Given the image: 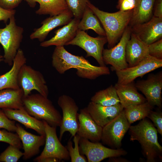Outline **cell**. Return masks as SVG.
<instances>
[{"mask_svg":"<svg viewBox=\"0 0 162 162\" xmlns=\"http://www.w3.org/2000/svg\"><path fill=\"white\" fill-rule=\"evenodd\" d=\"M0 142L7 143L20 149L22 148V142L17 134L4 129L0 130Z\"/></svg>","mask_w":162,"mask_h":162,"instance_id":"34","label":"cell"},{"mask_svg":"<svg viewBox=\"0 0 162 162\" xmlns=\"http://www.w3.org/2000/svg\"><path fill=\"white\" fill-rule=\"evenodd\" d=\"M69 10L74 18L81 19L84 11L87 6L88 0H65Z\"/></svg>","mask_w":162,"mask_h":162,"instance_id":"32","label":"cell"},{"mask_svg":"<svg viewBox=\"0 0 162 162\" xmlns=\"http://www.w3.org/2000/svg\"><path fill=\"white\" fill-rule=\"evenodd\" d=\"M149 55L162 59V39L148 45Z\"/></svg>","mask_w":162,"mask_h":162,"instance_id":"36","label":"cell"},{"mask_svg":"<svg viewBox=\"0 0 162 162\" xmlns=\"http://www.w3.org/2000/svg\"><path fill=\"white\" fill-rule=\"evenodd\" d=\"M91 100L96 104L106 106H114L120 103L116 88L112 85L97 92L92 97Z\"/></svg>","mask_w":162,"mask_h":162,"instance_id":"29","label":"cell"},{"mask_svg":"<svg viewBox=\"0 0 162 162\" xmlns=\"http://www.w3.org/2000/svg\"><path fill=\"white\" fill-rule=\"evenodd\" d=\"M57 103L62 112L59 132V140H61L66 132H69L72 137L76 134L79 128V107L73 98L65 94L60 96Z\"/></svg>","mask_w":162,"mask_h":162,"instance_id":"7","label":"cell"},{"mask_svg":"<svg viewBox=\"0 0 162 162\" xmlns=\"http://www.w3.org/2000/svg\"><path fill=\"white\" fill-rule=\"evenodd\" d=\"M18 148L9 145L0 154V162H16L22 157L23 153Z\"/></svg>","mask_w":162,"mask_h":162,"instance_id":"33","label":"cell"},{"mask_svg":"<svg viewBox=\"0 0 162 162\" xmlns=\"http://www.w3.org/2000/svg\"><path fill=\"white\" fill-rule=\"evenodd\" d=\"M73 17L72 12L68 10L59 14L47 18L41 22L40 27L35 29L31 34L30 39L44 41L51 31L57 27L67 24Z\"/></svg>","mask_w":162,"mask_h":162,"instance_id":"18","label":"cell"},{"mask_svg":"<svg viewBox=\"0 0 162 162\" xmlns=\"http://www.w3.org/2000/svg\"><path fill=\"white\" fill-rule=\"evenodd\" d=\"M74 147L71 141L69 140L66 147L69 154L71 162H87L86 158L80 154L79 149V142L81 137L77 134L74 137Z\"/></svg>","mask_w":162,"mask_h":162,"instance_id":"31","label":"cell"},{"mask_svg":"<svg viewBox=\"0 0 162 162\" xmlns=\"http://www.w3.org/2000/svg\"><path fill=\"white\" fill-rule=\"evenodd\" d=\"M22 89L7 88L0 91V109H19L23 107Z\"/></svg>","mask_w":162,"mask_h":162,"instance_id":"27","label":"cell"},{"mask_svg":"<svg viewBox=\"0 0 162 162\" xmlns=\"http://www.w3.org/2000/svg\"><path fill=\"white\" fill-rule=\"evenodd\" d=\"M130 27L131 32L148 45L162 38V18L153 16L146 22Z\"/></svg>","mask_w":162,"mask_h":162,"instance_id":"15","label":"cell"},{"mask_svg":"<svg viewBox=\"0 0 162 162\" xmlns=\"http://www.w3.org/2000/svg\"><path fill=\"white\" fill-rule=\"evenodd\" d=\"M130 141H138L141 145L147 162L162 160V147L158 141V131L151 122L146 118L129 128Z\"/></svg>","mask_w":162,"mask_h":162,"instance_id":"2","label":"cell"},{"mask_svg":"<svg viewBox=\"0 0 162 162\" xmlns=\"http://www.w3.org/2000/svg\"><path fill=\"white\" fill-rule=\"evenodd\" d=\"M147 117L149 118L153 122L157 128V130L161 136L162 135V112L160 111L152 110Z\"/></svg>","mask_w":162,"mask_h":162,"instance_id":"37","label":"cell"},{"mask_svg":"<svg viewBox=\"0 0 162 162\" xmlns=\"http://www.w3.org/2000/svg\"><path fill=\"white\" fill-rule=\"evenodd\" d=\"M52 67L60 74H63L72 68L77 70L76 75L84 79L94 80L98 77L110 74L109 68L92 65L83 56L74 55L64 46H56L52 57Z\"/></svg>","mask_w":162,"mask_h":162,"instance_id":"1","label":"cell"},{"mask_svg":"<svg viewBox=\"0 0 162 162\" xmlns=\"http://www.w3.org/2000/svg\"><path fill=\"white\" fill-rule=\"evenodd\" d=\"M155 0H138L134 9L129 26H133L146 22L153 16V8Z\"/></svg>","mask_w":162,"mask_h":162,"instance_id":"26","label":"cell"},{"mask_svg":"<svg viewBox=\"0 0 162 162\" xmlns=\"http://www.w3.org/2000/svg\"><path fill=\"white\" fill-rule=\"evenodd\" d=\"M22 0H0V7L7 10H13L17 7Z\"/></svg>","mask_w":162,"mask_h":162,"instance_id":"39","label":"cell"},{"mask_svg":"<svg viewBox=\"0 0 162 162\" xmlns=\"http://www.w3.org/2000/svg\"><path fill=\"white\" fill-rule=\"evenodd\" d=\"M16 10L14 9L7 10L0 7V21H3L6 24L8 19L15 15Z\"/></svg>","mask_w":162,"mask_h":162,"instance_id":"40","label":"cell"},{"mask_svg":"<svg viewBox=\"0 0 162 162\" xmlns=\"http://www.w3.org/2000/svg\"><path fill=\"white\" fill-rule=\"evenodd\" d=\"M20 88L22 89L23 97L30 94L35 90L38 93L48 98L49 90L42 74L26 64L20 69L18 77Z\"/></svg>","mask_w":162,"mask_h":162,"instance_id":"6","label":"cell"},{"mask_svg":"<svg viewBox=\"0 0 162 162\" xmlns=\"http://www.w3.org/2000/svg\"><path fill=\"white\" fill-rule=\"evenodd\" d=\"M153 16L162 18V0H155Z\"/></svg>","mask_w":162,"mask_h":162,"instance_id":"41","label":"cell"},{"mask_svg":"<svg viewBox=\"0 0 162 162\" xmlns=\"http://www.w3.org/2000/svg\"><path fill=\"white\" fill-rule=\"evenodd\" d=\"M23 106L31 116L46 121L53 127H60L62 116L52 101L39 93L30 94L23 97Z\"/></svg>","mask_w":162,"mask_h":162,"instance_id":"4","label":"cell"},{"mask_svg":"<svg viewBox=\"0 0 162 162\" xmlns=\"http://www.w3.org/2000/svg\"><path fill=\"white\" fill-rule=\"evenodd\" d=\"M15 132L19 136L24 150L22 158L27 160L38 154L40 147L45 143V135H36L25 130L19 124H16Z\"/></svg>","mask_w":162,"mask_h":162,"instance_id":"16","label":"cell"},{"mask_svg":"<svg viewBox=\"0 0 162 162\" xmlns=\"http://www.w3.org/2000/svg\"><path fill=\"white\" fill-rule=\"evenodd\" d=\"M107 42L106 36H100L93 37L85 31L78 30L76 34L66 45H71L79 46L87 53L86 57L92 56L100 66H106L103 59L102 52L104 45Z\"/></svg>","mask_w":162,"mask_h":162,"instance_id":"8","label":"cell"},{"mask_svg":"<svg viewBox=\"0 0 162 162\" xmlns=\"http://www.w3.org/2000/svg\"><path fill=\"white\" fill-rule=\"evenodd\" d=\"M43 121L46 136L45 146L40 154L34 160L40 162L47 157L57 158L60 160H68L70 159L68 152L66 147L61 143L56 134V127L52 126L46 121Z\"/></svg>","mask_w":162,"mask_h":162,"instance_id":"10","label":"cell"},{"mask_svg":"<svg viewBox=\"0 0 162 162\" xmlns=\"http://www.w3.org/2000/svg\"><path fill=\"white\" fill-rule=\"evenodd\" d=\"M108 162H129L130 161L124 158L121 157L120 156H118L109 158Z\"/></svg>","mask_w":162,"mask_h":162,"instance_id":"42","label":"cell"},{"mask_svg":"<svg viewBox=\"0 0 162 162\" xmlns=\"http://www.w3.org/2000/svg\"><path fill=\"white\" fill-rule=\"evenodd\" d=\"M131 33L128 26L123 34L119 42L113 47L103 50L102 57L105 64L111 65V69L115 71L129 67L126 59V47Z\"/></svg>","mask_w":162,"mask_h":162,"instance_id":"12","label":"cell"},{"mask_svg":"<svg viewBox=\"0 0 162 162\" xmlns=\"http://www.w3.org/2000/svg\"><path fill=\"white\" fill-rule=\"evenodd\" d=\"M16 128L15 121L9 119L2 109H0V128L13 132H15Z\"/></svg>","mask_w":162,"mask_h":162,"instance_id":"35","label":"cell"},{"mask_svg":"<svg viewBox=\"0 0 162 162\" xmlns=\"http://www.w3.org/2000/svg\"><path fill=\"white\" fill-rule=\"evenodd\" d=\"M130 126L123 109L118 116L103 128L101 140L103 144L112 148H120L122 139Z\"/></svg>","mask_w":162,"mask_h":162,"instance_id":"9","label":"cell"},{"mask_svg":"<svg viewBox=\"0 0 162 162\" xmlns=\"http://www.w3.org/2000/svg\"><path fill=\"white\" fill-rule=\"evenodd\" d=\"M26 62V58L24 52L20 48L14 59L11 69L0 75V91L7 88H20L18 82V74L22 66Z\"/></svg>","mask_w":162,"mask_h":162,"instance_id":"21","label":"cell"},{"mask_svg":"<svg viewBox=\"0 0 162 162\" xmlns=\"http://www.w3.org/2000/svg\"><path fill=\"white\" fill-rule=\"evenodd\" d=\"M138 0H118L117 8L119 10L128 11L133 10Z\"/></svg>","mask_w":162,"mask_h":162,"instance_id":"38","label":"cell"},{"mask_svg":"<svg viewBox=\"0 0 162 162\" xmlns=\"http://www.w3.org/2000/svg\"><path fill=\"white\" fill-rule=\"evenodd\" d=\"M9 20V24H6L5 27L0 28V44L4 51L3 61L11 66L20 49L24 29L16 25L14 15L12 16Z\"/></svg>","mask_w":162,"mask_h":162,"instance_id":"5","label":"cell"},{"mask_svg":"<svg viewBox=\"0 0 162 162\" xmlns=\"http://www.w3.org/2000/svg\"><path fill=\"white\" fill-rule=\"evenodd\" d=\"M86 107L93 120L102 128L118 116L124 109L120 103L106 106L91 101Z\"/></svg>","mask_w":162,"mask_h":162,"instance_id":"19","label":"cell"},{"mask_svg":"<svg viewBox=\"0 0 162 162\" xmlns=\"http://www.w3.org/2000/svg\"><path fill=\"white\" fill-rule=\"evenodd\" d=\"M154 107L147 101L124 109V113L130 124L134 122L147 117Z\"/></svg>","mask_w":162,"mask_h":162,"instance_id":"30","label":"cell"},{"mask_svg":"<svg viewBox=\"0 0 162 162\" xmlns=\"http://www.w3.org/2000/svg\"><path fill=\"white\" fill-rule=\"evenodd\" d=\"M32 7L36 2L39 4L36 11L37 14L49 15L50 16L59 14L69 10L65 0H25Z\"/></svg>","mask_w":162,"mask_h":162,"instance_id":"25","label":"cell"},{"mask_svg":"<svg viewBox=\"0 0 162 162\" xmlns=\"http://www.w3.org/2000/svg\"><path fill=\"white\" fill-rule=\"evenodd\" d=\"M2 109L10 119L18 122L26 128L32 129L40 135H45L43 121L31 116L23 107L19 109Z\"/></svg>","mask_w":162,"mask_h":162,"instance_id":"20","label":"cell"},{"mask_svg":"<svg viewBox=\"0 0 162 162\" xmlns=\"http://www.w3.org/2000/svg\"><path fill=\"white\" fill-rule=\"evenodd\" d=\"M78 25V30L85 31L91 29L100 36H106L105 32L100 21L88 5Z\"/></svg>","mask_w":162,"mask_h":162,"instance_id":"28","label":"cell"},{"mask_svg":"<svg viewBox=\"0 0 162 162\" xmlns=\"http://www.w3.org/2000/svg\"><path fill=\"white\" fill-rule=\"evenodd\" d=\"M3 61V56L1 55L0 52V62Z\"/></svg>","mask_w":162,"mask_h":162,"instance_id":"44","label":"cell"},{"mask_svg":"<svg viewBox=\"0 0 162 162\" xmlns=\"http://www.w3.org/2000/svg\"><path fill=\"white\" fill-rule=\"evenodd\" d=\"M78 117L79 128L76 134L92 142H100L103 128L93 120L86 107L80 110Z\"/></svg>","mask_w":162,"mask_h":162,"instance_id":"17","label":"cell"},{"mask_svg":"<svg viewBox=\"0 0 162 162\" xmlns=\"http://www.w3.org/2000/svg\"><path fill=\"white\" fill-rule=\"evenodd\" d=\"M80 20L75 18L63 27L55 32V34L50 39L41 42L40 46L47 47L51 46H64L71 40L75 36L78 30V26Z\"/></svg>","mask_w":162,"mask_h":162,"instance_id":"22","label":"cell"},{"mask_svg":"<svg viewBox=\"0 0 162 162\" xmlns=\"http://www.w3.org/2000/svg\"><path fill=\"white\" fill-rule=\"evenodd\" d=\"M162 67V59L149 55L146 56L137 64L116 71L118 78L117 83L127 84L137 78L142 77L145 74Z\"/></svg>","mask_w":162,"mask_h":162,"instance_id":"13","label":"cell"},{"mask_svg":"<svg viewBox=\"0 0 162 162\" xmlns=\"http://www.w3.org/2000/svg\"><path fill=\"white\" fill-rule=\"evenodd\" d=\"M59 159L53 157H47L44 158L41 160L40 162H58L60 161Z\"/></svg>","mask_w":162,"mask_h":162,"instance_id":"43","label":"cell"},{"mask_svg":"<svg viewBox=\"0 0 162 162\" xmlns=\"http://www.w3.org/2000/svg\"><path fill=\"white\" fill-rule=\"evenodd\" d=\"M114 86L124 108L147 101L145 98L138 92L134 81L124 84L117 83Z\"/></svg>","mask_w":162,"mask_h":162,"instance_id":"24","label":"cell"},{"mask_svg":"<svg viewBox=\"0 0 162 162\" xmlns=\"http://www.w3.org/2000/svg\"><path fill=\"white\" fill-rule=\"evenodd\" d=\"M138 90L145 95L147 101L153 107H162V72L148 75L146 80H140L135 83Z\"/></svg>","mask_w":162,"mask_h":162,"instance_id":"14","label":"cell"},{"mask_svg":"<svg viewBox=\"0 0 162 162\" xmlns=\"http://www.w3.org/2000/svg\"><path fill=\"white\" fill-rule=\"evenodd\" d=\"M87 5L102 25L107 38L108 49L113 47L129 26L133 10L109 13L100 10L89 1Z\"/></svg>","mask_w":162,"mask_h":162,"instance_id":"3","label":"cell"},{"mask_svg":"<svg viewBox=\"0 0 162 162\" xmlns=\"http://www.w3.org/2000/svg\"><path fill=\"white\" fill-rule=\"evenodd\" d=\"M81 154L85 155L88 162H100L111 157L121 156L127 154L122 148H108L99 142H94L81 138L79 142Z\"/></svg>","mask_w":162,"mask_h":162,"instance_id":"11","label":"cell"},{"mask_svg":"<svg viewBox=\"0 0 162 162\" xmlns=\"http://www.w3.org/2000/svg\"><path fill=\"white\" fill-rule=\"evenodd\" d=\"M126 59L129 67L134 66L149 55L148 45L131 32L126 47Z\"/></svg>","mask_w":162,"mask_h":162,"instance_id":"23","label":"cell"}]
</instances>
